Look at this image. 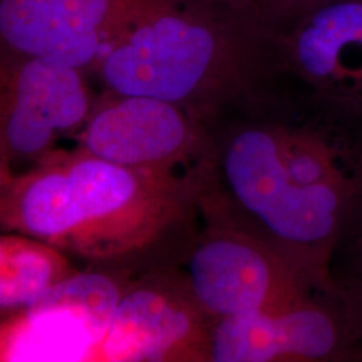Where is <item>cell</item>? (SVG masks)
<instances>
[{
    "label": "cell",
    "mask_w": 362,
    "mask_h": 362,
    "mask_svg": "<svg viewBox=\"0 0 362 362\" xmlns=\"http://www.w3.org/2000/svg\"><path fill=\"white\" fill-rule=\"evenodd\" d=\"M361 330L341 299L317 294L285 308L216 320L211 362L344 361Z\"/></svg>",
    "instance_id": "8"
},
{
    "label": "cell",
    "mask_w": 362,
    "mask_h": 362,
    "mask_svg": "<svg viewBox=\"0 0 362 362\" xmlns=\"http://www.w3.org/2000/svg\"><path fill=\"white\" fill-rule=\"evenodd\" d=\"M214 1H223V3H236V4H251V0H214ZM252 6V4H251ZM254 7V6H252Z\"/></svg>",
    "instance_id": "15"
},
{
    "label": "cell",
    "mask_w": 362,
    "mask_h": 362,
    "mask_svg": "<svg viewBox=\"0 0 362 362\" xmlns=\"http://www.w3.org/2000/svg\"><path fill=\"white\" fill-rule=\"evenodd\" d=\"M357 124L315 105L311 116H297L285 103L209 127L196 170L202 220L258 238L341 298L332 263L362 221Z\"/></svg>",
    "instance_id": "1"
},
{
    "label": "cell",
    "mask_w": 362,
    "mask_h": 362,
    "mask_svg": "<svg viewBox=\"0 0 362 362\" xmlns=\"http://www.w3.org/2000/svg\"><path fill=\"white\" fill-rule=\"evenodd\" d=\"M78 148L117 165L176 173H194L211 143L209 129L179 105L145 95L107 91L93 106Z\"/></svg>",
    "instance_id": "9"
},
{
    "label": "cell",
    "mask_w": 362,
    "mask_h": 362,
    "mask_svg": "<svg viewBox=\"0 0 362 362\" xmlns=\"http://www.w3.org/2000/svg\"><path fill=\"white\" fill-rule=\"evenodd\" d=\"M278 46L286 76L300 81L310 103L362 122V0H329L302 16Z\"/></svg>",
    "instance_id": "10"
},
{
    "label": "cell",
    "mask_w": 362,
    "mask_h": 362,
    "mask_svg": "<svg viewBox=\"0 0 362 362\" xmlns=\"http://www.w3.org/2000/svg\"><path fill=\"white\" fill-rule=\"evenodd\" d=\"M329 0H251L262 21L278 35Z\"/></svg>",
    "instance_id": "13"
},
{
    "label": "cell",
    "mask_w": 362,
    "mask_h": 362,
    "mask_svg": "<svg viewBox=\"0 0 362 362\" xmlns=\"http://www.w3.org/2000/svg\"><path fill=\"white\" fill-rule=\"evenodd\" d=\"M202 219L194 175L121 167L76 148L1 177L0 223L66 254L139 275L179 264Z\"/></svg>",
    "instance_id": "2"
},
{
    "label": "cell",
    "mask_w": 362,
    "mask_h": 362,
    "mask_svg": "<svg viewBox=\"0 0 362 362\" xmlns=\"http://www.w3.org/2000/svg\"><path fill=\"white\" fill-rule=\"evenodd\" d=\"M124 0H0V52L95 70Z\"/></svg>",
    "instance_id": "11"
},
{
    "label": "cell",
    "mask_w": 362,
    "mask_h": 362,
    "mask_svg": "<svg viewBox=\"0 0 362 362\" xmlns=\"http://www.w3.org/2000/svg\"><path fill=\"white\" fill-rule=\"evenodd\" d=\"M78 270L66 252L23 233L0 238V313L8 317Z\"/></svg>",
    "instance_id": "12"
},
{
    "label": "cell",
    "mask_w": 362,
    "mask_h": 362,
    "mask_svg": "<svg viewBox=\"0 0 362 362\" xmlns=\"http://www.w3.org/2000/svg\"><path fill=\"white\" fill-rule=\"evenodd\" d=\"M180 266L197 302L214 320L326 294L269 245L231 226L204 221Z\"/></svg>",
    "instance_id": "4"
},
{
    "label": "cell",
    "mask_w": 362,
    "mask_h": 362,
    "mask_svg": "<svg viewBox=\"0 0 362 362\" xmlns=\"http://www.w3.org/2000/svg\"><path fill=\"white\" fill-rule=\"evenodd\" d=\"M346 242H349V250H351V266L345 282H339L337 286L344 305L362 333V221Z\"/></svg>",
    "instance_id": "14"
},
{
    "label": "cell",
    "mask_w": 362,
    "mask_h": 362,
    "mask_svg": "<svg viewBox=\"0 0 362 362\" xmlns=\"http://www.w3.org/2000/svg\"><path fill=\"white\" fill-rule=\"evenodd\" d=\"M95 71L107 91L179 105L208 128L285 103L278 34L251 4L124 0Z\"/></svg>",
    "instance_id": "3"
},
{
    "label": "cell",
    "mask_w": 362,
    "mask_h": 362,
    "mask_svg": "<svg viewBox=\"0 0 362 362\" xmlns=\"http://www.w3.org/2000/svg\"><path fill=\"white\" fill-rule=\"evenodd\" d=\"M215 321L181 266L156 267L130 279L95 361H209Z\"/></svg>",
    "instance_id": "6"
},
{
    "label": "cell",
    "mask_w": 362,
    "mask_h": 362,
    "mask_svg": "<svg viewBox=\"0 0 362 362\" xmlns=\"http://www.w3.org/2000/svg\"><path fill=\"white\" fill-rule=\"evenodd\" d=\"M132 275L91 267L3 318L0 361H95Z\"/></svg>",
    "instance_id": "5"
},
{
    "label": "cell",
    "mask_w": 362,
    "mask_h": 362,
    "mask_svg": "<svg viewBox=\"0 0 362 362\" xmlns=\"http://www.w3.org/2000/svg\"><path fill=\"white\" fill-rule=\"evenodd\" d=\"M1 173L37 163L62 134L78 133L93 110L83 71L40 57L0 52Z\"/></svg>",
    "instance_id": "7"
}]
</instances>
